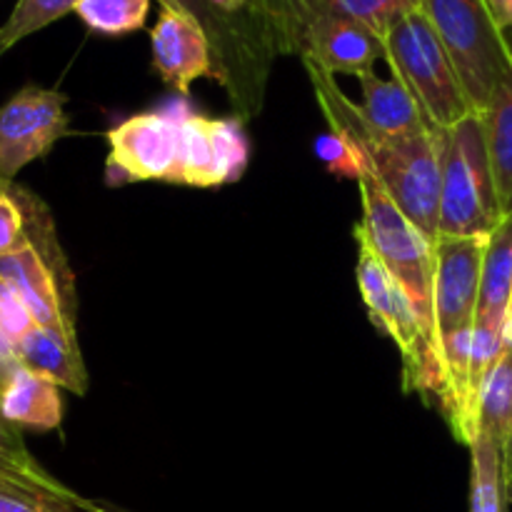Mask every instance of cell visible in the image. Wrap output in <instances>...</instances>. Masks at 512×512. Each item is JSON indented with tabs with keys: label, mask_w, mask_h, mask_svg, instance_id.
Wrapping results in <instances>:
<instances>
[{
	"label": "cell",
	"mask_w": 512,
	"mask_h": 512,
	"mask_svg": "<svg viewBox=\"0 0 512 512\" xmlns=\"http://www.w3.org/2000/svg\"><path fill=\"white\" fill-rule=\"evenodd\" d=\"M303 68L313 83L315 98L323 108L328 130L343 133L365 158L368 173L398 205L400 213L430 240L438 243L440 190H443V148L440 128H423L405 135L375 133L355 105L335 83V75L308 58Z\"/></svg>",
	"instance_id": "1"
},
{
	"label": "cell",
	"mask_w": 512,
	"mask_h": 512,
	"mask_svg": "<svg viewBox=\"0 0 512 512\" xmlns=\"http://www.w3.org/2000/svg\"><path fill=\"white\" fill-rule=\"evenodd\" d=\"M443 190L438 238H490L503 223L488 138L478 113L440 130Z\"/></svg>",
	"instance_id": "2"
},
{
	"label": "cell",
	"mask_w": 512,
	"mask_h": 512,
	"mask_svg": "<svg viewBox=\"0 0 512 512\" xmlns=\"http://www.w3.org/2000/svg\"><path fill=\"white\" fill-rule=\"evenodd\" d=\"M445 50L453 58L475 113L512 78V40L493 20L485 0H418Z\"/></svg>",
	"instance_id": "3"
},
{
	"label": "cell",
	"mask_w": 512,
	"mask_h": 512,
	"mask_svg": "<svg viewBox=\"0 0 512 512\" xmlns=\"http://www.w3.org/2000/svg\"><path fill=\"white\" fill-rule=\"evenodd\" d=\"M355 245H358L355 278H358L360 298L368 308L370 323L388 335L403 355V388L408 393L430 395L438 400L443 388V368L433 338L420 323L405 290L390 278L358 225H355Z\"/></svg>",
	"instance_id": "4"
},
{
	"label": "cell",
	"mask_w": 512,
	"mask_h": 512,
	"mask_svg": "<svg viewBox=\"0 0 512 512\" xmlns=\"http://www.w3.org/2000/svg\"><path fill=\"white\" fill-rule=\"evenodd\" d=\"M385 63L393 78L415 95L435 128H453L475 113L453 58L420 8L388 30Z\"/></svg>",
	"instance_id": "5"
},
{
	"label": "cell",
	"mask_w": 512,
	"mask_h": 512,
	"mask_svg": "<svg viewBox=\"0 0 512 512\" xmlns=\"http://www.w3.org/2000/svg\"><path fill=\"white\" fill-rule=\"evenodd\" d=\"M358 190L360 200H363V220L358 223V228L373 245L390 278L405 290L420 323L435 343V243H430L400 213L398 205L388 198V193L380 188L373 175L365 173L358 180ZM435 348H438V343H435Z\"/></svg>",
	"instance_id": "6"
},
{
	"label": "cell",
	"mask_w": 512,
	"mask_h": 512,
	"mask_svg": "<svg viewBox=\"0 0 512 512\" xmlns=\"http://www.w3.org/2000/svg\"><path fill=\"white\" fill-rule=\"evenodd\" d=\"M160 5L183 10L205 30L218 68V85L228 93L235 118H255L263 108L273 60L280 55L268 30L225 18L210 0H160Z\"/></svg>",
	"instance_id": "7"
},
{
	"label": "cell",
	"mask_w": 512,
	"mask_h": 512,
	"mask_svg": "<svg viewBox=\"0 0 512 512\" xmlns=\"http://www.w3.org/2000/svg\"><path fill=\"white\" fill-rule=\"evenodd\" d=\"M190 110L188 95L160 103L155 110L135 113L108 130L105 183L120 188L130 183H173L180 158V125Z\"/></svg>",
	"instance_id": "8"
},
{
	"label": "cell",
	"mask_w": 512,
	"mask_h": 512,
	"mask_svg": "<svg viewBox=\"0 0 512 512\" xmlns=\"http://www.w3.org/2000/svg\"><path fill=\"white\" fill-rule=\"evenodd\" d=\"M250 163V140L240 118H208L190 105L180 125V158L173 185L218 188L238 183Z\"/></svg>",
	"instance_id": "9"
},
{
	"label": "cell",
	"mask_w": 512,
	"mask_h": 512,
	"mask_svg": "<svg viewBox=\"0 0 512 512\" xmlns=\"http://www.w3.org/2000/svg\"><path fill=\"white\" fill-rule=\"evenodd\" d=\"M65 103L68 98L60 90L25 85L0 105V178L13 180L68 135Z\"/></svg>",
	"instance_id": "10"
},
{
	"label": "cell",
	"mask_w": 512,
	"mask_h": 512,
	"mask_svg": "<svg viewBox=\"0 0 512 512\" xmlns=\"http://www.w3.org/2000/svg\"><path fill=\"white\" fill-rule=\"evenodd\" d=\"M490 238H438L435 243V343L475 328L483 260Z\"/></svg>",
	"instance_id": "11"
},
{
	"label": "cell",
	"mask_w": 512,
	"mask_h": 512,
	"mask_svg": "<svg viewBox=\"0 0 512 512\" xmlns=\"http://www.w3.org/2000/svg\"><path fill=\"white\" fill-rule=\"evenodd\" d=\"M150 53L155 73L173 88V93L190 98V85L200 78L218 83L208 35L188 13L173 5H160L158 20L150 30Z\"/></svg>",
	"instance_id": "12"
},
{
	"label": "cell",
	"mask_w": 512,
	"mask_h": 512,
	"mask_svg": "<svg viewBox=\"0 0 512 512\" xmlns=\"http://www.w3.org/2000/svg\"><path fill=\"white\" fill-rule=\"evenodd\" d=\"M298 58L313 60L330 75L363 78L375 73L373 68L380 58L385 60V40L358 20L325 10L310 20Z\"/></svg>",
	"instance_id": "13"
},
{
	"label": "cell",
	"mask_w": 512,
	"mask_h": 512,
	"mask_svg": "<svg viewBox=\"0 0 512 512\" xmlns=\"http://www.w3.org/2000/svg\"><path fill=\"white\" fill-rule=\"evenodd\" d=\"M0 278L8 280L33 313L35 325L75 333V280H65L30 243L0 258Z\"/></svg>",
	"instance_id": "14"
},
{
	"label": "cell",
	"mask_w": 512,
	"mask_h": 512,
	"mask_svg": "<svg viewBox=\"0 0 512 512\" xmlns=\"http://www.w3.org/2000/svg\"><path fill=\"white\" fill-rule=\"evenodd\" d=\"M18 358L23 368L53 380L58 388L75 395L88 393V370L75 333L35 325L18 343Z\"/></svg>",
	"instance_id": "15"
},
{
	"label": "cell",
	"mask_w": 512,
	"mask_h": 512,
	"mask_svg": "<svg viewBox=\"0 0 512 512\" xmlns=\"http://www.w3.org/2000/svg\"><path fill=\"white\" fill-rule=\"evenodd\" d=\"M0 413L20 430H58L63 423L60 388L20 365L0 388Z\"/></svg>",
	"instance_id": "16"
},
{
	"label": "cell",
	"mask_w": 512,
	"mask_h": 512,
	"mask_svg": "<svg viewBox=\"0 0 512 512\" xmlns=\"http://www.w3.org/2000/svg\"><path fill=\"white\" fill-rule=\"evenodd\" d=\"M363 85V118L380 135H405L423 128H435L415 95L398 78H380L370 73L360 78Z\"/></svg>",
	"instance_id": "17"
},
{
	"label": "cell",
	"mask_w": 512,
	"mask_h": 512,
	"mask_svg": "<svg viewBox=\"0 0 512 512\" xmlns=\"http://www.w3.org/2000/svg\"><path fill=\"white\" fill-rule=\"evenodd\" d=\"M512 298V215L503 218L488 240L480 278V298L475 325L505 335Z\"/></svg>",
	"instance_id": "18"
},
{
	"label": "cell",
	"mask_w": 512,
	"mask_h": 512,
	"mask_svg": "<svg viewBox=\"0 0 512 512\" xmlns=\"http://www.w3.org/2000/svg\"><path fill=\"white\" fill-rule=\"evenodd\" d=\"M0 478L28 485V488L45 490V493L50 495H58V498L78 505V508L85 512H113L103 508L100 503L83 498V495H78L75 490H70L68 485L60 483L58 478H53V475L33 458V453H30L28 445H25L23 440V430H20L18 425L10 423L3 413H0Z\"/></svg>",
	"instance_id": "19"
},
{
	"label": "cell",
	"mask_w": 512,
	"mask_h": 512,
	"mask_svg": "<svg viewBox=\"0 0 512 512\" xmlns=\"http://www.w3.org/2000/svg\"><path fill=\"white\" fill-rule=\"evenodd\" d=\"M478 115L488 138L500 210L503 218H508L512 215V78L495 90L490 103Z\"/></svg>",
	"instance_id": "20"
},
{
	"label": "cell",
	"mask_w": 512,
	"mask_h": 512,
	"mask_svg": "<svg viewBox=\"0 0 512 512\" xmlns=\"http://www.w3.org/2000/svg\"><path fill=\"white\" fill-rule=\"evenodd\" d=\"M470 455V512H508L503 448L478 435L470 445Z\"/></svg>",
	"instance_id": "21"
},
{
	"label": "cell",
	"mask_w": 512,
	"mask_h": 512,
	"mask_svg": "<svg viewBox=\"0 0 512 512\" xmlns=\"http://www.w3.org/2000/svg\"><path fill=\"white\" fill-rule=\"evenodd\" d=\"M478 435L493 440L498 448L508 445L512 435V348L505 345V353L485 378L478 405Z\"/></svg>",
	"instance_id": "22"
},
{
	"label": "cell",
	"mask_w": 512,
	"mask_h": 512,
	"mask_svg": "<svg viewBox=\"0 0 512 512\" xmlns=\"http://www.w3.org/2000/svg\"><path fill=\"white\" fill-rule=\"evenodd\" d=\"M153 0H78L75 15L98 35L120 38L145 25Z\"/></svg>",
	"instance_id": "23"
},
{
	"label": "cell",
	"mask_w": 512,
	"mask_h": 512,
	"mask_svg": "<svg viewBox=\"0 0 512 512\" xmlns=\"http://www.w3.org/2000/svg\"><path fill=\"white\" fill-rule=\"evenodd\" d=\"M265 5L280 55H300L310 20L325 13L330 0H265Z\"/></svg>",
	"instance_id": "24"
},
{
	"label": "cell",
	"mask_w": 512,
	"mask_h": 512,
	"mask_svg": "<svg viewBox=\"0 0 512 512\" xmlns=\"http://www.w3.org/2000/svg\"><path fill=\"white\" fill-rule=\"evenodd\" d=\"M75 3L78 0H18L8 20L0 25V38L8 48H13L28 35L48 28L68 13H75Z\"/></svg>",
	"instance_id": "25"
},
{
	"label": "cell",
	"mask_w": 512,
	"mask_h": 512,
	"mask_svg": "<svg viewBox=\"0 0 512 512\" xmlns=\"http://www.w3.org/2000/svg\"><path fill=\"white\" fill-rule=\"evenodd\" d=\"M328 10L358 20L385 40L388 30L403 15L418 10V0H330Z\"/></svg>",
	"instance_id": "26"
},
{
	"label": "cell",
	"mask_w": 512,
	"mask_h": 512,
	"mask_svg": "<svg viewBox=\"0 0 512 512\" xmlns=\"http://www.w3.org/2000/svg\"><path fill=\"white\" fill-rule=\"evenodd\" d=\"M313 150L320 163L330 173L338 175V178H348L358 183L368 173V165H365V158L360 155V150L343 133H338V130H328V133L318 135L313 143Z\"/></svg>",
	"instance_id": "27"
},
{
	"label": "cell",
	"mask_w": 512,
	"mask_h": 512,
	"mask_svg": "<svg viewBox=\"0 0 512 512\" xmlns=\"http://www.w3.org/2000/svg\"><path fill=\"white\" fill-rule=\"evenodd\" d=\"M0 512H85L45 490L0 478Z\"/></svg>",
	"instance_id": "28"
},
{
	"label": "cell",
	"mask_w": 512,
	"mask_h": 512,
	"mask_svg": "<svg viewBox=\"0 0 512 512\" xmlns=\"http://www.w3.org/2000/svg\"><path fill=\"white\" fill-rule=\"evenodd\" d=\"M25 245V213L15 195V180L0 178V258Z\"/></svg>",
	"instance_id": "29"
},
{
	"label": "cell",
	"mask_w": 512,
	"mask_h": 512,
	"mask_svg": "<svg viewBox=\"0 0 512 512\" xmlns=\"http://www.w3.org/2000/svg\"><path fill=\"white\" fill-rule=\"evenodd\" d=\"M35 328L33 313L28 310L25 300L20 298L18 290L8 283L5 278H0V330L5 333V338L10 343H15L18 348L20 340Z\"/></svg>",
	"instance_id": "30"
},
{
	"label": "cell",
	"mask_w": 512,
	"mask_h": 512,
	"mask_svg": "<svg viewBox=\"0 0 512 512\" xmlns=\"http://www.w3.org/2000/svg\"><path fill=\"white\" fill-rule=\"evenodd\" d=\"M210 3H213V8L218 10L220 15H225V18L240 20V23L260 25V28L268 30L270 38L275 40L273 25H270V15H268V5H265V0H210ZM275 48H278V43H275ZM278 53H280V50H278Z\"/></svg>",
	"instance_id": "31"
},
{
	"label": "cell",
	"mask_w": 512,
	"mask_h": 512,
	"mask_svg": "<svg viewBox=\"0 0 512 512\" xmlns=\"http://www.w3.org/2000/svg\"><path fill=\"white\" fill-rule=\"evenodd\" d=\"M18 368H20L18 348H15V343H10V340L5 338L3 330H0V388H3L5 380H8Z\"/></svg>",
	"instance_id": "32"
},
{
	"label": "cell",
	"mask_w": 512,
	"mask_h": 512,
	"mask_svg": "<svg viewBox=\"0 0 512 512\" xmlns=\"http://www.w3.org/2000/svg\"><path fill=\"white\" fill-rule=\"evenodd\" d=\"M485 5H488L493 20L505 33L512 30V0H485Z\"/></svg>",
	"instance_id": "33"
},
{
	"label": "cell",
	"mask_w": 512,
	"mask_h": 512,
	"mask_svg": "<svg viewBox=\"0 0 512 512\" xmlns=\"http://www.w3.org/2000/svg\"><path fill=\"white\" fill-rule=\"evenodd\" d=\"M505 483H508V495H510V505H512V435L505 445Z\"/></svg>",
	"instance_id": "34"
},
{
	"label": "cell",
	"mask_w": 512,
	"mask_h": 512,
	"mask_svg": "<svg viewBox=\"0 0 512 512\" xmlns=\"http://www.w3.org/2000/svg\"><path fill=\"white\" fill-rule=\"evenodd\" d=\"M505 345L512 348V298H510V310H508V323H505Z\"/></svg>",
	"instance_id": "35"
},
{
	"label": "cell",
	"mask_w": 512,
	"mask_h": 512,
	"mask_svg": "<svg viewBox=\"0 0 512 512\" xmlns=\"http://www.w3.org/2000/svg\"><path fill=\"white\" fill-rule=\"evenodd\" d=\"M8 50H10V48H8V45H5V43H3V38H0V58H3V55H5V53H8Z\"/></svg>",
	"instance_id": "36"
}]
</instances>
